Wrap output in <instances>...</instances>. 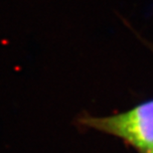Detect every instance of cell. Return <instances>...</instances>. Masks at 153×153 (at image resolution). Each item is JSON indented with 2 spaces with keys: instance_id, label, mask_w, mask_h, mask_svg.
I'll return each mask as SVG.
<instances>
[{
  "instance_id": "obj_1",
  "label": "cell",
  "mask_w": 153,
  "mask_h": 153,
  "mask_svg": "<svg viewBox=\"0 0 153 153\" xmlns=\"http://www.w3.org/2000/svg\"><path fill=\"white\" fill-rule=\"evenodd\" d=\"M79 123L118 137L139 153L153 147V100L109 116L85 115Z\"/></svg>"
},
{
  "instance_id": "obj_2",
  "label": "cell",
  "mask_w": 153,
  "mask_h": 153,
  "mask_svg": "<svg viewBox=\"0 0 153 153\" xmlns=\"http://www.w3.org/2000/svg\"><path fill=\"white\" fill-rule=\"evenodd\" d=\"M147 153H153V147H152V148H151L150 150H149V151H148Z\"/></svg>"
}]
</instances>
